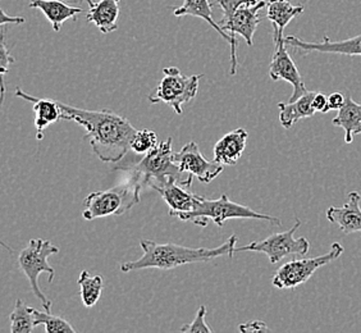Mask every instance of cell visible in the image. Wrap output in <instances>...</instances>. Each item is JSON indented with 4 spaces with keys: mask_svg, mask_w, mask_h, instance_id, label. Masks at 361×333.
<instances>
[{
    "mask_svg": "<svg viewBox=\"0 0 361 333\" xmlns=\"http://www.w3.org/2000/svg\"><path fill=\"white\" fill-rule=\"evenodd\" d=\"M63 119L75 121L86 130L84 139L90 141L92 152L104 163L123 159L131 150V141L136 128L127 119L114 111H89L58 102Z\"/></svg>",
    "mask_w": 361,
    "mask_h": 333,
    "instance_id": "obj_1",
    "label": "cell"
},
{
    "mask_svg": "<svg viewBox=\"0 0 361 333\" xmlns=\"http://www.w3.org/2000/svg\"><path fill=\"white\" fill-rule=\"evenodd\" d=\"M237 240V236L233 235L214 249L188 248L177 243H159L152 240H141L140 246L142 249V257L135 262L121 264V271L130 273L150 268L169 271L185 264L202 263L221 257L232 258L236 253Z\"/></svg>",
    "mask_w": 361,
    "mask_h": 333,
    "instance_id": "obj_2",
    "label": "cell"
},
{
    "mask_svg": "<svg viewBox=\"0 0 361 333\" xmlns=\"http://www.w3.org/2000/svg\"><path fill=\"white\" fill-rule=\"evenodd\" d=\"M173 140L168 138L158 145L144 154V158L127 166H117L116 171H125L130 177L136 181L141 188H155L166 183L168 181H177L180 185L191 188L194 177L182 172L180 166L174 162Z\"/></svg>",
    "mask_w": 361,
    "mask_h": 333,
    "instance_id": "obj_3",
    "label": "cell"
},
{
    "mask_svg": "<svg viewBox=\"0 0 361 333\" xmlns=\"http://www.w3.org/2000/svg\"><path fill=\"white\" fill-rule=\"evenodd\" d=\"M182 222H192L202 227L208 226L209 221L216 223L218 227H223L224 223L229 219H257V221H267L281 226L282 222L277 217L257 213L254 209L249 208L243 204L229 200L227 195H222L219 199H205L202 198L197 204V207L188 212L176 215Z\"/></svg>",
    "mask_w": 361,
    "mask_h": 333,
    "instance_id": "obj_4",
    "label": "cell"
},
{
    "mask_svg": "<svg viewBox=\"0 0 361 333\" xmlns=\"http://www.w3.org/2000/svg\"><path fill=\"white\" fill-rule=\"evenodd\" d=\"M142 188L131 177L116 188L91 193L84 202L82 217L86 221H94L109 215L125 214L141 199Z\"/></svg>",
    "mask_w": 361,
    "mask_h": 333,
    "instance_id": "obj_5",
    "label": "cell"
},
{
    "mask_svg": "<svg viewBox=\"0 0 361 333\" xmlns=\"http://www.w3.org/2000/svg\"><path fill=\"white\" fill-rule=\"evenodd\" d=\"M59 253V248L53 245L49 240H42V238H32L30 240L26 248H23L18 257V265L21 271L25 273L27 277L31 290L34 292L36 298L40 300V304L45 310L50 312L51 309V301L49 300L42 292V289L39 286V277L42 273H48V282L51 284L56 271L51 268L48 263V258L51 257L53 254Z\"/></svg>",
    "mask_w": 361,
    "mask_h": 333,
    "instance_id": "obj_6",
    "label": "cell"
},
{
    "mask_svg": "<svg viewBox=\"0 0 361 333\" xmlns=\"http://www.w3.org/2000/svg\"><path fill=\"white\" fill-rule=\"evenodd\" d=\"M202 75L185 76L177 67L163 70V78L154 94L149 95V102L166 103L173 108L177 114L183 113V105L188 104L197 95L199 81Z\"/></svg>",
    "mask_w": 361,
    "mask_h": 333,
    "instance_id": "obj_7",
    "label": "cell"
},
{
    "mask_svg": "<svg viewBox=\"0 0 361 333\" xmlns=\"http://www.w3.org/2000/svg\"><path fill=\"white\" fill-rule=\"evenodd\" d=\"M343 253V246L338 243H332L329 251L320 257L307 258V259H293L288 263L283 264L274 277L271 284L274 287L285 289H296L298 286L304 285L314 273L326 264L332 263Z\"/></svg>",
    "mask_w": 361,
    "mask_h": 333,
    "instance_id": "obj_8",
    "label": "cell"
},
{
    "mask_svg": "<svg viewBox=\"0 0 361 333\" xmlns=\"http://www.w3.org/2000/svg\"><path fill=\"white\" fill-rule=\"evenodd\" d=\"M296 222L293 227L286 232L273 234L262 241H254V243L236 248V251H255L265 254L271 264H276L281 262L283 258L288 255H306L310 249V243L306 237L295 238V232L301 226V221L299 218L295 219Z\"/></svg>",
    "mask_w": 361,
    "mask_h": 333,
    "instance_id": "obj_9",
    "label": "cell"
},
{
    "mask_svg": "<svg viewBox=\"0 0 361 333\" xmlns=\"http://www.w3.org/2000/svg\"><path fill=\"white\" fill-rule=\"evenodd\" d=\"M267 4L268 1L260 0L254 6H243L237 9L228 21L219 25L232 39V45H231V75L232 76L236 75L237 67H238L236 52L238 42H237L236 35L243 36L246 44L249 47H252L254 35L257 32L259 23L262 21L259 12L267 7Z\"/></svg>",
    "mask_w": 361,
    "mask_h": 333,
    "instance_id": "obj_10",
    "label": "cell"
},
{
    "mask_svg": "<svg viewBox=\"0 0 361 333\" xmlns=\"http://www.w3.org/2000/svg\"><path fill=\"white\" fill-rule=\"evenodd\" d=\"M273 30H274V36H273L274 53L271 56V66H269V77L273 81L283 80L286 83H291L293 92L290 97V102H295L307 91L305 83L302 81V77L300 75L293 59L287 52L283 31H281L276 26H273Z\"/></svg>",
    "mask_w": 361,
    "mask_h": 333,
    "instance_id": "obj_11",
    "label": "cell"
},
{
    "mask_svg": "<svg viewBox=\"0 0 361 333\" xmlns=\"http://www.w3.org/2000/svg\"><path fill=\"white\" fill-rule=\"evenodd\" d=\"M174 162L182 172L192 176L202 183H210L216 180L224 169V166L216 160L207 159L195 141H190L178 153H174Z\"/></svg>",
    "mask_w": 361,
    "mask_h": 333,
    "instance_id": "obj_12",
    "label": "cell"
},
{
    "mask_svg": "<svg viewBox=\"0 0 361 333\" xmlns=\"http://www.w3.org/2000/svg\"><path fill=\"white\" fill-rule=\"evenodd\" d=\"M285 42L287 47L299 49L302 56H306L312 52L319 53H334L342 56H361V35L355 36L348 40L342 42H331L328 36L323 37V42H309L301 40L296 36H285Z\"/></svg>",
    "mask_w": 361,
    "mask_h": 333,
    "instance_id": "obj_13",
    "label": "cell"
},
{
    "mask_svg": "<svg viewBox=\"0 0 361 333\" xmlns=\"http://www.w3.org/2000/svg\"><path fill=\"white\" fill-rule=\"evenodd\" d=\"M361 196L357 191H351L348 195V202L343 207H331L326 210V219L345 234L361 232Z\"/></svg>",
    "mask_w": 361,
    "mask_h": 333,
    "instance_id": "obj_14",
    "label": "cell"
},
{
    "mask_svg": "<svg viewBox=\"0 0 361 333\" xmlns=\"http://www.w3.org/2000/svg\"><path fill=\"white\" fill-rule=\"evenodd\" d=\"M188 188H190L180 185L177 181L171 180L158 186L155 191H158L164 199V202H167L168 207L171 209L169 215L176 217L180 213H188L194 210L202 199L200 195L191 193Z\"/></svg>",
    "mask_w": 361,
    "mask_h": 333,
    "instance_id": "obj_15",
    "label": "cell"
},
{
    "mask_svg": "<svg viewBox=\"0 0 361 333\" xmlns=\"http://www.w3.org/2000/svg\"><path fill=\"white\" fill-rule=\"evenodd\" d=\"M16 95L27 100V102L34 103L36 138H37V140L44 139V131L48 128L49 126L56 123L59 119H63V111L59 104H58V102L49 100V99H42V97H31V95H28L27 92L22 91L20 87L16 89Z\"/></svg>",
    "mask_w": 361,
    "mask_h": 333,
    "instance_id": "obj_16",
    "label": "cell"
},
{
    "mask_svg": "<svg viewBox=\"0 0 361 333\" xmlns=\"http://www.w3.org/2000/svg\"><path fill=\"white\" fill-rule=\"evenodd\" d=\"M249 133L243 128H236L224 135L214 145V160L223 166H236L246 147Z\"/></svg>",
    "mask_w": 361,
    "mask_h": 333,
    "instance_id": "obj_17",
    "label": "cell"
},
{
    "mask_svg": "<svg viewBox=\"0 0 361 333\" xmlns=\"http://www.w3.org/2000/svg\"><path fill=\"white\" fill-rule=\"evenodd\" d=\"M30 8L42 11L56 32L62 30L64 22L75 20L77 14L84 12L82 8L71 6L63 0H30Z\"/></svg>",
    "mask_w": 361,
    "mask_h": 333,
    "instance_id": "obj_18",
    "label": "cell"
},
{
    "mask_svg": "<svg viewBox=\"0 0 361 333\" xmlns=\"http://www.w3.org/2000/svg\"><path fill=\"white\" fill-rule=\"evenodd\" d=\"M317 91H306L302 97L295 102L288 103H278L279 109V122L285 128H291L292 126L300 119L313 117L317 111L314 109L313 99Z\"/></svg>",
    "mask_w": 361,
    "mask_h": 333,
    "instance_id": "obj_19",
    "label": "cell"
},
{
    "mask_svg": "<svg viewBox=\"0 0 361 333\" xmlns=\"http://www.w3.org/2000/svg\"><path fill=\"white\" fill-rule=\"evenodd\" d=\"M119 4L121 0H100L90 7V11L86 14V20L94 23L102 34H111L118 30Z\"/></svg>",
    "mask_w": 361,
    "mask_h": 333,
    "instance_id": "obj_20",
    "label": "cell"
},
{
    "mask_svg": "<svg viewBox=\"0 0 361 333\" xmlns=\"http://www.w3.org/2000/svg\"><path fill=\"white\" fill-rule=\"evenodd\" d=\"M332 123L343 128L345 143L351 144L355 135H361V104L355 103L350 94H346L345 104L334 117Z\"/></svg>",
    "mask_w": 361,
    "mask_h": 333,
    "instance_id": "obj_21",
    "label": "cell"
},
{
    "mask_svg": "<svg viewBox=\"0 0 361 333\" xmlns=\"http://www.w3.org/2000/svg\"><path fill=\"white\" fill-rule=\"evenodd\" d=\"M174 17H186V16H192L202 18L205 22H208L212 28L216 30L219 35L222 36L226 42L232 45V39L231 36L223 30L219 23H216L213 18V4L209 0H183V4L180 7L176 8L173 11Z\"/></svg>",
    "mask_w": 361,
    "mask_h": 333,
    "instance_id": "obj_22",
    "label": "cell"
},
{
    "mask_svg": "<svg viewBox=\"0 0 361 333\" xmlns=\"http://www.w3.org/2000/svg\"><path fill=\"white\" fill-rule=\"evenodd\" d=\"M267 9V18L273 23V26L283 31L293 18L304 13L305 7L302 4L293 6L288 0H268Z\"/></svg>",
    "mask_w": 361,
    "mask_h": 333,
    "instance_id": "obj_23",
    "label": "cell"
},
{
    "mask_svg": "<svg viewBox=\"0 0 361 333\" xmlns=\"http://www.w3.org/2000/svg\"><path fill=\"white\" fill-rule=\"evenodd\" d=\"M34 308L25 304V301L18 298L14 304L13 312L11 313V332L12 333H31L36 327Z\"/></svg>",
    "mask_w": 361,
    "mask_h": 333,
    "instance_id": "obj_24",
    "label": "cell"
},
{
    "mask_svg": "<svg viewBox=\"0 0 361 333\" xmlns=\"http://www.w3.org/2000/svg\"><path fill=\"white\" fill-rule=\"evenodd\" d=\"M77 284L81 287V298L86 308L97 305L104 289V279L102 276H90L87 271L81 272Z\"/></svg>",
    "mask_w": 361,
    "mask_h": 333,
    "instance_id": "obj_25",
    "label": "cell"
},
{
    "mask_svg": "<svg viewBox=\"0 0 361 333\" xmlns=\"http://www.w3.org/2000/svg\"><path fill=\"white\" fill-rule=\"evenodd\" d=\"M34 310V315H35L36 326L45 327V332L54 333V332H68L76 333V329L71 326L70 323L66 320H63L61 317L56 315H51L50 313L40 312V310Z\"/></svg>",
    "mask_w": 361,
    "mask_h": 333,
    "instance_id": "obj_26",
    "label": "cell"
},
{
    "mask_svg": "<svg viewBox=\"0 0 361 333\" xmlns=\"http://www.w3.org/2000/svg\"><path fill=\"white\" fill-rule=\"evenodd\" d=\"M158 145V136L152 130H137L133 141H131V150L137 154L149 153L153 150L155 146Z\"/></svg>",
    "mask_w": 361,
    "mask_h": 333,
    "instance_id": "obj_27",
    "label": "cell"
},
{
    "mask_svg": "<svg viewBox=\"0 0 361 333\" xmlns=\"http://www.w3.org/2000/svg\"><path fill=\"white\" fill-rule=\"evenodd\" d=\"M14 63L13 56H11V52L8 50L6 45V39H4V30L1 31V40H0V77H1V103L4 102L6 97V83H4V76L7 75L9 66Z\"/></svg>",
    "mask_w": 361,
    "mask_h": 333,
    "instance_id": "obj_28",
    "label": "cell"
},
{
    "mask_svg": "<svg viewBox=\"0 0 361 333\" xmlns=\"http://www.w3.org/2000/svg\"><path fill=\"white\" fill-rule=\"evenodd\" d=\"M216 1L223 12L222 20L218 22L219 25L228 21L238 8L243 6H254L257 3V0H216Z\"/></svg>",
    "mask_w": 361,
    "mask_h": 333,
    "instance_id": "obj_29",
    "label": "cell"
},
{
    "mask_svg": "<svg viewBox=\"0 0 361 333\" xmlns=\"http://www.w3.org/2000/svg\"><path fill=\"white\" fill-rule=\"evenodd\" d=\"M205 317H207V306L202 305L197 309V314H196L195 320H192L190 325H188V326L182 327L180 331L188 333L213 332V329L208 326V323H207V320H205Z\"/></svg>",
    "mask_w": 361,
    "mask_h": 333,
    "instance_id": "obj_30",
    "label": "cell"
},
{
    "mask_svg": "<svg viewBox=\"0 0 361 333\" xmlns=\"http://www.w3.org/2000/svg\"><path fill=\"white\" fill-rule=\"evenodd\" d=\"M238 331L241 332H267L269 331L268 326L262 320H250L238 326Z\"/></svg>",
    "mask_w": 361,
    "mask_h": 333,
    "instance_id": "obj_31",
    "label": "cell"
},
{
    "mask_svg": "<svg viewBox=\"0 0 361 333\" xmlns=\"http://www.w3.org/2000/svg\"><path fill=\"white\" fill-rule=\"evenodd\" d=\"M346 95L342 92H334L328 97V108L329 111H340L341 108L345 104Z\"/></svg>",
    "mask_w": 361,
    "mask_h": 333,
    "instance_id": "obj_32",
    "label": "cell"
},
{
    "mask_svg": "<svg viewBox=\"0 0 361 333\" xmlns=\"http://www.w3.org/2000/svg\"><path fill=\"white\" fill-rule=\"evenodd\" d=\"M314 109L317 111H322V113H326L329 111L328 108V97L322 92H317L313 99Z\"/></svg>",
    "mask_w": 361,
    "mask_h": 333,
    "instance_id": "obj_33",
    "label": "cell"
},
{
    "mask_svg": "<svg viewBox=\"0 0 361 333\" xmlns=\"http://www.w3.org/2000/svg\"><path fill=\"white\" fill-rule=\"evenodd\" d=\"M25 22V18L18 17V16H8L4 9H0V26L4 28L7 23H14V25H21Z\"/></svg>",
    "mask_w": 361,
    "mask_h": 333,
    "instance_id": "obj_34",
    "label": "cell"
},
{
    "mask_svg": "<svg viewBox=\"0 0 361 333\" xmlns=\"http://www.w3.org/2000/svg\"><path fill=\"white\" fill-rule=\"evenodd\" d=\"M87 4H89V7H92L95 3H94V0H85Z\"/></svg>",
    "mask_w": 361,
    "mask_h": 333,
    "instance_id": "obj_35",
    "label": "cell"
}]
</instances>
